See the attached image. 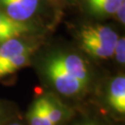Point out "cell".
Wrapping results in <instances>:
<instances>
[{"label": "cell", "instance_id": "6da1fadb", "mask_svg": "<svg viewBox=\"0 0 125 125\" xmlns=\"http://www.w3.org/2000/svg\"><path fill=\"white\" fill-rule=\"evenodd\" d=\"M79 38L81 47L88 55L100 59H107L113 57L119 36L111 28L95 24L83 27Z\"/></svg>", "mask_w": 125, "mask_h": 125}, {"label": "cell", "instance_id": "7a4b0ae2", "mask_svg": "<svg viewBox=\"0 0 125 125\" xmlns=\"http://www.w3.org/2000/svg\"><path fill=\"white\" fill-rule=\"evenodd\" d=\"M46 76L59 94L66 96H73L83 92L87 84L68 74L53 59L52 57L45 62Z\"/></svg>", "mask_w": 125, "mask_h": 125}, {"label": "cell", "instance_id": "3957f363", "mask_svg": "<svg viewBox=\"0 0 125 125\" xmlns=\"http://www.w3.org/2000/svg\"><path fill=\"white\" fill-rule=\"evenodd\" d=\"M51 57L68 74L88 84L89 71L86 63L81 57L72 53H58Z\"/></svg>", "mask_w": 125, "mask_h": 125}, {"label": "cell", "instance_id": "277c9868", "mask_svg": "<svg viewBox=\"0 0 125 125\" xmlns=\"http://www.w3.org/2000/svg\"><path fill=\"white\" fill-rule=\"evenodd\" d=\"M39 0H0L6 14L17 21L24 22L35 13Z\"/></svg>", "mask_w": 125, "mask_h": 125}, {"label": "cell", "instance_id": "5b68a950", "mask_svg": "<svg viewBox=\"0 0 125 125\" xmlns=\"http://www.w3.org/2000/svg\"><path fill=\"white\" fill-rule=\"evenodd\" d=\"M29 31L30 28L26 23L17 21L0 12V45L10 39L20 38Z\"/></svg>", "mask_w": 125, "mask_h": 125}, {"label": "cell", "instance_id": "8992f818", "mask_svg": "<svg viewBox=\"0 0 125 125\" xmlns=\"http://www.w3.org/2000/svg\"><path fill=\"white\" fill-rule=\"evenodd\" d=\"M107 101L116 112L120 114L125 113V77L123 74L116 76L110 82Z\"/></svg>", "mask_w": 125, "mask_h": 125}, {"label": "cell", "instance_id": "52a82bcc", "mask_svg": "<svg viewBox=\"0 0 125 125\" xmlns=\"http://www.w3.org/2000/svg\"><path fill=\"white\" fill-rule=\"evenodd\" d=\"M36 49V45L32 43L13 38L0 45V65L13 57L25 53H31Z\"/></svg>", "mask_w": 125, "mask_h": 125}, {"label": "cell", "instance_id": "ba28073f", "mask_svg": "<svg viewBox=\"0 0 125 125\" xmlns=\"http://www.w3.org/2000/svg\"><path fill=\"white\" fill-rule=\"evenodd\" d=\"M92 13L98 16H109L116 13L125 0H85Z\"/></svg>", "mask_w": 125, "mask_h": 125}, {"label": "cell", "instance_id": "9c48e42d", "mask_svg": "<svg viewBox=\"0 0 125 125\" xmlns=\"http://www.w3.org/2000/svg\"><path fill=\"white\" fill-rule=\"evenodd\" d=\"M27 118L30 125H54L47 117L43 96L33 102L28 112Z\"/></svg>", "mask_w": 125, "mask_h": 125}, {"label": "cell", "instance_id": "30bf717a", "mask_svg": "<svg viewBox=\"0 0 125 125\" xmlns=\"http://www.w3.org/2000/svg\"><path fill=\"white\" fill-rule=\"evenodd\" d=\"M31 53H25L13 57L0 65V79L11 75L30 62Z\"/></svg>", "mask_w": 125, "mask_h": 125}, {"label": "cell", "instance_id": "8fae6325", "mask_svg": "<svg viewBox=\"0 0 125 125\" xmlns=\"http://www.w3.org/2000/svg\"><path fill=\"white\" fill-rule=\"evenodd\" d=\"M43 98H44L45 111L48 119L54 125H58L63 121L64 117L66 116L64 107L57 99L54 98L51 95L46 94L45 96H43Z\"/></svg>", "mask_w": 125, "mask_h": 125}, {"label": "cell", "instance_id": "7c38bea8", "mask_svg": "<svg viewBox=\"0 0 125 125\" xmlns=\"http://www.w3.org/2000/svg\"><path fill=\"white\" fill-rule=\"evenodd\" d=\"M117 61L120 64H124L125 62V39L124 37L119 38L117 41L115 47H114V53Z\"/></svg>", "mask_w": 125, "mask_h": 125}, {"label": "cell", "instance_id": "4fadbf2b", "mask_svg": "<svg viewBox=\"0 0 125 125\" xmlns=\"http://www.w3.org/2000/svg\"><path fill=\"white\" fill-rule=\"evenodd\" d=\"M124 13H125V3L121 5V7L118 9V10L116 11L117 14V17H118V20L120 21V22L122 23V24H124L125 22V16H124Z\"/></svg>", "mask_w": 125, "mask_h": 125}, {"label": "cell", "instance_id": "5bb4252c", "mask_svg": "<svg viewBox=\"0 0 125 125\" xmlns=\"http://www.w3.org/2000/svg\"><path fill=\"white\" fill-rule=\"evenodd\" d=\"M83 125H97V124H94V123H92V122H89V123H85Z\"/></svg>", "mask_w": 125, "mask_h": 125}, {"label": "cell", "instance_id": "9a60e30c", "mask_svg": "<svg viewBox=\"0 0 125 125\" xmlns=\"http://www.w3.org/2000/svg\"><path fill=\"white\" fill-rule=\"evenodd\" d=\"M3 117V113H2V111H1V109H0V121H1V118Z\"/></svg>", "mask_w": 125, "mask_h": 125}, {"label": "cell", "instance_id": "2e32d148", "mask_svg": "<svg viewBox=\"0 0 125 125\" xmlns=\"http://www.w3.org/2000/svg\"><path fill=\"white\" fill-rule=\"evenodd\" d=\"M9 125H21L20 123H11V124H9Z\"/></svg>", "mask_w": 125, "mask_h": 125}]
</instances>
